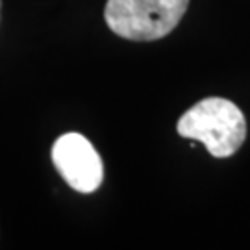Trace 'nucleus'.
Masks as SVG:
<instances>
[{
  "label": "nucleus",
  "mask_w": 250,
  "mask_h": 250,
  "mask_svg": "<svg viewBox=\"0 0 250 250\" xmlns=\"http://www.w3.org/2000/svg\"><path fill=\"white\" fill-rule=\"evenodd\" d=\"M176 130L182 137L200 141L215 158L233 156L247 137L243 111L221 97H209L189 107L180 117Z\"/></svg>",
  "instance_id": "1"
},
{
  "label": "nucleus",
  "mask_w": 250,
  "mask_h": 250,
  "mask_svg": "<svg viewBox=\"0 0 250 250\" xmlns=\"http://www.w3.org/2000/svg\"><path fill=\"white\" fill-rule=\"evenodd\" d=\"M189 0H107L104 17L117 36L156 41L178 26Z\"/></svg>",
  "instance_id": "2"
},
{
  "label": "nucleus",
  "mask_w": 250,
  "mask_h": 250,
  "mask_svg": "<svg viewBox=\"0 0 250 250\" xmlns=\"http://www.w3.org/2000/svg\"><path fill=\"white\" fill-rule=\"evenodd\" d=\"M52 161L62 178L78 193H93L104 178V165L95 146L80 134H65L52 146Z\"/></svg>",
  "instance_id": "3"
}]
</instances>
